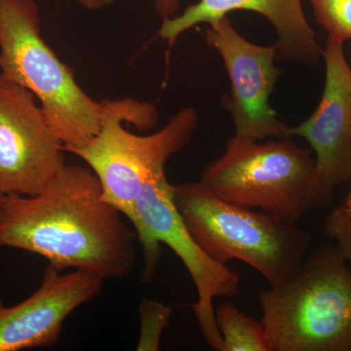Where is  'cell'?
I'll list each match as a JSON object with an SVG mask.
<instances>
[{
  "label": "cell",
  "instance_id": "1",
  "mask_svg": "<svg viewBox=\"0 0 351 351\" xmlns=\"http://www.w3.org/2000/svg\"><path fill=\"white\" fill-rule=\"evenodd\" d=\"M124 218L93 171L66 164L38 195H6L0 247L41 256L57 269L121 279L133 269L137 239Z\"/></svg>",
  "mask_w": 351,
  "mask_h": 351
},
{
  "label": "cell",
  "instance_id": "2",
  "mask_svg": "<svg viewBox=\"0 0 351 351\" xmlns=\"http://www.w3.org/2000/svg\"><path fill=\"white\" fill-rule=\"evenodd\" d=\"M101 126L93 138L80 147L64 149L82 158L100 181L104 197L132 223L143 189L157 175L165 172L173 154L191 143L197 128V112L182 108L160 130L137 135L125 128L152 130L158 120L152 104L131 98L103 100Z\"/></svg>",
  "mask_w": 351,
  "mask_h": 351
},
{
  "label": "cell",
  "instance_id": "3",
  "mask_svg": "<svg viewBox=\"0 0 351 351\" xmlns=\"http://www.w3.org/2000/svg\"><path fill=\"white\" fill-rule=\"evenodd\" d=\"M176 208L210 257L242 261L270 286L282 283L311 251L313 239L295 219L255 211L219 197L202 182L173 184Z\"/></svg>",
  "mask_w": 351,
  "mask_h": 351
},
{
  "label": "cell",
  "instance_id": "4",
  "mask_svg": "<svg viewBox=\"0 0 351 351\" xmlns=\"http://www.w3.org/2000/svg\"><path fill=\"white\" fill-rule=\"evenodd\" d=\"M318 245L282 283L258 295L271 351H351V270Z\"/></svg>",
  "mask_w": 351,
  "mask_h": 351
},
{
  "label": "cell",
  "instance_id": "5",
  "mask_svg": "<svg viewBox=\"0 0 351 351\" xmlns=\"http://www.w3.org/2000/svg\"><path fill=\"white\" fill-rule=\"evenodd\" d=\"M200 182L235 204L295 221L335 196L315 157L291 138L260 143L233 136L225 152L203 169Z\"/></svg>",
  "mask_w": 351,
  "mask_h": 351
},
{
  "label": "cell",
  "instance_id": "6",
  "mask_svg": "<svg viewBox=\"0 0 351 351\" xmlns=\"http://www.w3.org/2000/svg\"><path fill=\"white\" fill-rule=\"evenodd\" d=\"M0 69L38 99L64 149L87 144L100 131L101 101L78 85L73 69L44 41L34 0H0Z\"/></svg>",
  "mask_w": 351,
  "mask_h": 351
},
{
  "label": "cell",
  "instance_id": "7",
  "mask_svg": "<svg viewBox=\"0 0 351 351\" xmlns=\"http://www.w3.org/2000/svg\"><path fill=\"white\" fill-rule=\"evenodd\" d=\"M131 225L142 246L145 282L156 276L162 256L161 244L167 245L181 258L195 284L197 301L191 307L200 332L213 350L223 351L213 302L216 298L234 297L239 291L240 276L210 257L196 241L176 208L173 184L168 182L166 172L157 175L143 189Z\"/></svg>",
  "mask_w": 351,
  "mask_h": 351
},
{
  "label": "cell",
  "instance_id": "8",
  "mask_svg": "<svg viewBox=\"0 0 351 351\" xmlns=\"http://www.w3.org/2000/svg\"><path fill=\"white\" fill-rule=\"evenodd\" d=\"M210 48L218 51L232 83L221 105L232 115L235 137L261 141L292 138L293 127L270 107V95L280 75L276 66L277 48L258 45L240 36L228 16L205 32Z\"/></svg>",
  "mask_w": 351,
  "mask_h": 351
},
{
  "label": "cell",
  "instance_id": "9",
  "mask_svg": "<svg viewBox=\"0 0 351 351\" xmlns=\"http://www.w3.org/2000/svg\"><path fill=\"white\" fill-rule=\"evenodd\" d=\"M61 141L29 90L0 73V182L6 195H38L66 165Z\"/></svg>",
  "mask_w": 351,
  "mask_h": 351
},
{
  "label": "cell",
  "instance_id": "10",
  "mask_svg": "<svg viewBox=\"0 0 351 351\" xmlns=\"http://www.w3.org/2000/svg\"><path fill=\"white\" fill-rule=\"evenodd\" d=\"M104 284V279L87 272H64L48 265L40 286L29 298L14 306L0 300V351L56 345L66 318L94 301Z\"/></svg>",
  "mask_w": 351,
  "mask_h": 351
},
{
  "label": "cell",
  "instance_id": "11",
  "mask_svg": "<svg viewBox=\"0 0 351 351\" xmlns=\"http://www.w3.org/2000/svg\"><path fill=\"white\" fill-rule=\"evenodd\" d=\"M323 60L326 76L319 105L293 127V135L308 143L321 176L336 188L351 182V68L343 43L332 39H327Z\"/></svg>",
  "mask_w": 351,
  "mask_h": 351
},
{
  "label": "cell",
  "instance_id": "12",
  "mask_svg": "<svg viewBox=\"0 0 351 351\" xmlns=\"http://www.w3.org/2000/svg\"><path fill=\"white\" fill-rule=\"evenodd\" d=\"M237 10L253 11L269 21L277 34L279 59L307 66H316L323 59V49L306 20L302 0H199L181 15L163 19L157 34L173 46L193 27L211 25Z\"/></svg>",
  "mask_w": 351,
  "mask_h": 351
},
{
  "label": "cell",
  "instance_id": "13",
  "mask_svg": "<svg viewBox=\"0 0 351 351\" xmlns=\"http://www.w3.org/2000/svg\"><path fill=\"white\" fill-rule=\"evenodd\" d=\"M215 316L223 351H271L262 321L258 322L230 302L215 308Z\"/></svg>",
  "mask_w": 351,
  "mask_h": 351
},
{
  "label": "cell",
  "instance_id": "14",
  "mask_svg": "<svg viewBox=\"0 0 351 351\" xmlns=\"http://www.w3.org/2000/svg\"><path fill=\"white\" fill-rule=\"evenodd\" d=\"M172 307L162 302L143 299L138 306L140 313V334L136 350L157 351L166 328L169 326Z\"/></svg>",
  "mask_w": 351,
  "mask_h": 351
},
{
  "label": "cell",
  "instance_id": "15",
  "mask_svg": "<svg viewBox=\"0 0 351 351\" xmlns=\"http://www.w3.org/2000/svg\"><path fill=\"white\" fill-rule=\"evenodd\" d=\"M314 17L328 38L345 43L351 40V0H309Z\"/></svg>",
  "mask_w": 351,
  "mask_h": 351
},
{
  "label": "cell",
  "instance_id": "16",
  "mask_svg": "<svg viewBox=\"0 0 351 351\" xmlns=\"http://www.w3.org/2000/svg\"><path fill=\"white\" fill-rule=\"evenodd\" d=\"M324 228L343 258L351 262V219L343 205L335 208L328 214Z\"/></svg>",
  "mask_w": 351,
  "mask_h": 351
},
{
  "label": "cell",
  "instance_id": "17",
  "mask_svg": "<svg viewBox=\"0 0 351 351\" xmlns=\"http://www.w3.org/2000/svg\"><path fill=\"white\" fill-rule=\"evenodd\" d=\"M156 9L163 19L174 17L180 9V0H156Z\"/></svg>",
  "mask_w": 351,
  "mask_h": 351
},
{
  "label": "cell",
  "instance_id": "18",
  "mask_svg": "<svg viewBox=\"0 0 351 351\" xmlns=\"http://www.w3.org/2000/svg\"><path fill=\"white\" fill-rule=\"evenodd\" d=\"M78 2L88 10H100L110 6L114 0H78Z\"/></svg>",
  "mask_w": 351,
  "mask_h": 351
},
{
  "label": "cell",
  "instance_id": "19",
  "mask_svg": "<svg viewBox=\"0 0 351 351\" xmlns=\"http://www.w3.org/2000/svg\"><path fill=\"white\" fill-rule=\"evenodd\" d=\"M343 206L345 207L346 213H348L351 219V193L350 195L348 196V198H346L345 204H343Z\"/></svg>",
  "mask_w": 351,
  "mask_h": 351
},
{
  "label": "cell",
  "instance_id": "20",
  "mask_svg": "<svg viewBox=\"0 0 351 351\" xmlns=\"http://www.w3.org/2000/svg\"><path fill=\"white\" fill-rule=\"evenodd\" d=\"M6 193L2 189L1 182H0V213H1L2 207H3L4 200H5Z\"/></svg>",
  "mask_w": 351,
  "mask_h": 351
}]
</instances>
